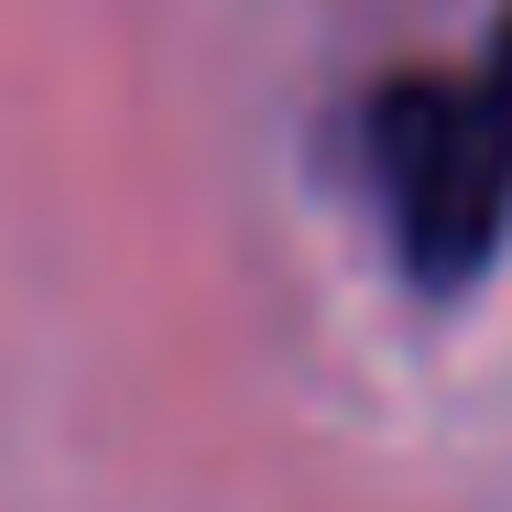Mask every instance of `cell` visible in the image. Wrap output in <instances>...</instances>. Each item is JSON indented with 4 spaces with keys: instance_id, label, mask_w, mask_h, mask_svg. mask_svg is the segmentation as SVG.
Segmentation results:
<instances>
[{
    "instance_id": "cell-1",
    "label": "cell",
    "mask_w": 512,
    "mask_h": 512,
    "mask_svg": "<svg viewBox=\"0 0 512 512\" xmlns=\"http://www.w3.org/2000/svg\"><path fill=\"white\" fill-rule=\"evenodd\" d=\"M371 175L414 284H469L512 229V77H393L371 99Z\"/></svg>"
}]
</instances>
